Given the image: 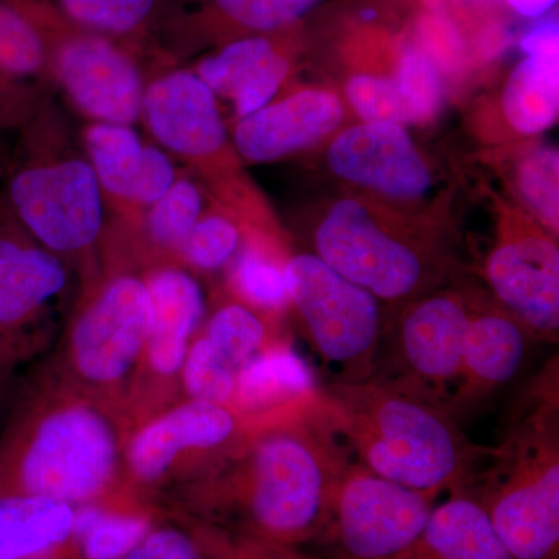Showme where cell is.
Masks as SVG:
<instances>
[{"label": "cell", "mask_w": 559, "mask_h": 559, "mask_svg": "<svg viewBox=\"0 0 559 559\" xmlns=\"http://www.w3.org/2000/svg\"><path fill=\"white\" fill-rule=\"evenodd\" d=\"M198 333L224 362L237 371L282 337L259 311L241 301L219 307L204 320Z\"/></svg>", "instance_id": "f1b7e54d"}, {"label": "cell", "mask_w": 559, "mask_h": 559, "mask_svg": "<svg viewBox=\"0 0 559 559\" xmlns=\"http://www.w3.org/2000/svg\"><path fill=\"white\" fill-rule=\"evenodd\" d=\"M194 73L216 97L234 103L240 119L270 105L289 73V61L263 36L231 40Z\"/></svg>", "instance_id": "7402d4cb"}, {"label": "cell", "mask_w": 559, "mask_h": 559, "mask_svg": "<svg viewBox=\"0 0 559 559\" xmlns=\"http://www.w3.org/2000/svg\"><path fill=\"white\" fill-rule=\"evenodd\" d=\"M393 559H514L479 500L465 488L433 506L417 540Z\"/></svg>", "instance_id": "603a6c76"}, {"label": "cell", "mask_w": 559, "mask_h": 559, "mask_svg": "<svg viewBox=\"0 0 559 559\" xmlns=\"http://www.w3.org/2000/svg\"><path fill=\"white\" fill-rule=\"evenodd\" d=\"M231 407L253 430L270 428L323 414V389L299 349L280 337L238 371Z\"/></svg>", "instance_id": "e0dca14e"}, {"label": "cell", "mask_w": 559, "mask_h": 559, "mask_svg": "<svg viewBox=\"0 0 559 559\" xmlns=\"http://www.w3.org/2000/svg\"><path fill=\"white\" fill-rule=\"evenodd\" d=\"M182 525L197 540L204 559H307L294 547L231 532L197 518H187Z\"/></svg>", "instance_id": "836d02e7"}, {"label": "cell", "mask_w": 559, "mask_h": 559, "mask_svg": "<svg viewBox=\"0 0 559 559\" xmlns=\"http://www.w3.org/2000/svg\"><path fill=\"white\" fill-rule=\"evenodd\" d=\"M252 432L234 407L189 399L170 404L131 426L123 448L124 487L146 498L170 481L194 484Z\"/></svg>", "instance_id": "52a82bcc"}, {"label": "cell", "mask_w": 559, "mask_h": 559, "mask_svg": "<svg viewBox=\"0 0 559 559\" xmlns=\"http://www.w3.org/2000/svg\"><path fill=\"white\" fill-rule=\"evenodd\" d=\"M487 277L498 299L538 340L557 341L559 329V250L539 235L513 238L495 249Z\"/></svg>", "instance_id": "ac0fdd59"}, {"label": "cell", "mask_w": 559, "mask_h": 559, "mask_svg": "<svg viewBox=\"0 0 559 559\" xmlns=\"http://www.w3.org/2000/svg\"><path fill=\"white\" fill-rule=\"evenodd\" d=\"M558 151L543 148L522 162L518 183L524 200L550 229L558 230Z\"/></svg>", "instance_id": "d590c367"}, {"label": "cell", "mask_w": 559, "mask_h": 559, "mask_svg": "<svg viewBox=\"0 0 559 559\" xmlns=\"http://www.w3.org/2000/svg\"><path fill=\"white\" fill-rule=\"evenodd\" d=\"M522 49L533 55L559 53V25L557 21L544 22L527 33L521 43Z\"/></svg>", "instance_id": "60d3db41"}, {"label": "cell", "mask_w": 559, "mask_h": 559, "mask_svg": "<svg viewBox=\"0 0 559 559\" xmlns=\"http://www.w3.org/2000/svg\"><path fill=\"white\" fill-rule=\"evenodd\" d=\"M349 103L366 123H419L417 112L396 79L359 75L349 81Z\"/></svg>", "instance_id": "e575fe53"}, {"label": "cell", "mask_w": 559, "mask_h": 559, "mask_svg": "<svg viewBox=\"0 0 559 559\" xmlns=\"http://www.w3.org/2000/svg\"><path fill=\"white\" fill-rule=\"evenodd\" d=\"M51 98V90L0 72V139L17 134Z\"/></svg>", "instance_id": "f35d334b"}, {"label": "cell", "mask_w": 559, "mask_h": 559, "mask_svg": "<svg viewBox=\"0 0 559 559\" xmlns=\"http://www.w3.org/2000/svg\"><path fill=\"white\" fill-rule=\"evenodd\" d=\"M51 90L87 121L134 127L148 76L130 46L72 25L49 50Z\"/></svg>", "instance_id": "8fae6325"}, {"label": "cell", "mask_w": 559, "mask_h": 559, "mask_svg": "<svg viewBox=\"0 0 559 559\" xmlns=\"http://www.w3.org/2000/svg\"><path fill=\"white\" fill-rule=\"evenodd\" d=\"M70 272L60 257L33 240L0 193V380H9L43 347Z\"/></svg>", "instance_id": "9c48e42d"}, {"label": "cell", "mask_w": 559, "mask_h": 559, "mask_svg": "<svg viewBox=\"0 0 559 559\" xmlns=\"http://www.w3.org/2000/svg\"><path fill=\"white\" fill-rule=\"evenodd\" d=\"M140 121L173 159L207 170L227 146L216 95L194 70L165 68L146 81Z\"/></svg>", "instance_id": "2e32d148"}, {"label": "cell", "mask_w": 559, "mask_h": 559, "mask_svg": "<svg viewBox=\"0 0 559 559\" xmlns=\"http://www.w3.org/2000/svg\"><path fill=\"white\" fill-rule=\"evenodd\" d=\"M417 112L419 123L436 116L441 102V81L436 64L421 49H407L395 76Z\"/></svg>", "instance_id": "74e56055"}, {"label": "cell", "mask_w": 559, "mask_h": 559, "mask_svg": "<svg viewBox=\"0 0 559 559\" xmlns=\"http://www.w3.org/2000/svg\"><path fill=\"white\" fill-rule=\"evenodd\" d=\"M316 249L331 270L381 300L412 296L425 275L417 250L382 229L366 207L352 200L330 210L316 231Z\"/></svg>", "instance_id": "4fadbf2b"}, {"label": "cell", "mask_w": 559, "mask_h": 559, "mask_svg": "<svg viewBox=\"0 0 559 559\" xmlns=\"http://www.w3.org/2000/svg\"><path fill=\"white\" fill-rule=\"evenodd\" d=\"M525 336L510 312H469L462 367L447 404L452 418L454 412L465 414L479 406L516 377L527 349Z\"/></svg>", "instance_id": "44dd1931"}, {"label": "cell", "mask_w": 559, "mask_h": 559, "mask_svg": "<svg viewBox=\"0 0 559 559\" xmlns=\"http://www.w3.org/2000/svg\"><path fill=\"white\" fill-rule=\"evenodd\" d=\"M241 246V230L234 219L218 213H202L183 246L180 266L187 271H218L237 257Z\"/></svg>", "instance_id": "d6a6232c"}, {"label": "cell", "mask_w": 559, "mask_h": 559, "mask_svg": "<svg viewBox=\"0 0 559 559\" xmlns=\"http://www.w3.org/2000/svg\"><path fill=\"white\" fill-rule=\"evenodd\" d=\"M32 559H68L64 555H47V557L32 558Z\"/></svg>", "instance_id": "ee69618b"}, {"label": "cell", "mask_w": 559, "mask_h": 559, "mask_svg": "<svg viewBox=\"0 0 559 559\" xmlns=\"http://www.w3.org/2000/svg\"><path fill=\"white\" fill-rule=\"evenodd\" d=\"M80 142L100 183L106 207L128 237L138 229L146 209L179 178L175 159L160 146L146 143L130 124L87 121Z\"/></svg>", "instance_id": "9a60e30c"}, {"label": "cell", "mask_w": 559, "mask_h": 559, "mask_svg": "<svg viewBox=\"0 0 559 559\" xmlns=\"http://www.w3.org/2000/svg\"><path fill=\"white\" fill-rule=\"evenodd\" d=\"M469 310L452 296L419 301L401 319L392 373L373 378L447 411L462 367Z\"/></svg>", "instance_id": "5bb4252c"}, {"label": "cell", "mask_w": 559, "mask_h": 559, "mask_svg": "<svg viewBox=\"0 0 559 559\" xmlns=\"http://www.w3.org/2000/svg\"><path fill=\"white\" fill-rule=\"evenodd\" d=\"M342 117L341 100L331 92H297L240 119L235 146L245 159L266 164L314 145L340 127Z\"/></svg>", "instance_id": "ffe728a7"}, {"label": "cell", "mask_w": 559, "mask_h": 559, "mask_svg": "<svg viewBox=\"0 0 559 559\" xmlns=\"http://www.w3.org/2000/svg\"><path fill=\"white\" fill-rule=\"evenodd\" d=\"M202 213L204 197L200 187L193 179L179 175L167 193L146 209L138 229L131 234L148 267L180 266L183 246Z\"/></svg>", "instance_id": "4316f807"}, {"label": "cell", "mask_w": 559, "mask_h": 559, "mask_svg": "<svg viewBox=\"0 0 559 559\" xmlns=\"http://www.w3.org/2000/svg\"><path fill=\"white\" fill-rule=\"evenodd\" d=\"M238 371L213 352L200 333L191 341L180 370L179 388L186 399L230 406Z\"/></svg>", "instance_id": "1f68e13d"}, {"label": "cell", "mask_w": 559, "mask_h": 559, "mask_svg": "<svg viewBox=\"0 0 559 559\" xmlns=\"http://www.w3.org/2000/svg\"><path fill=\"white\" fill-rule=\"evenodd\" d=\"M128 415L61 377L28 382L0 436V492L70 506L127 491Z\"/></svg>", "instance_id": "7a4b0ae2"}, {"label": "cell", "mask_w": 559, "mask_h": 559, "mask_svg": "<svg viewBox=\"0 0 559 559\" xmlns=\"http://www.w3.org/2000/svg\"><path fill=\"white\" fill-rule=\"evenodd\" d=\"M323 415L253 430L189 488L197 520L282 546L318 539L349 460Z\"/></svg>", "instance_id": "6da1fadb"}, {"label": "cell", "mask_w": 559, "mask_h": 559, "mask_svg": "<svg viewBox=\"0 0 559 559\" xmlns=\"http://www.w3.org/2000/svg\"><path fill=\"white\" fill-rule=\"evenodd\" d=\"M148 286L151 326L130 396V421L170 406L168 390L178 384L183 360L205 318L200 282L186 267L160 264L143 272Z\"/></svg>", "instance_id": "7c38bea8"}, {"label": "cell", "mask_w": 559, "mask_h": 559, "mask_svg": "<svg viewBox=\"0 0 559 559\" xmlns=\"http://www.w3.org/2000/svg\"><path fill=\"white\" fill-rule=\"evenodd\" d=\"M559 53L533 55L513 70L506 91L503 110L514 130L538 134L558 119Z\"/></svg>", "instance_id": "83f0119b"}, {"label": "cell", "mask_w": 559, "mask_h": 559, "mask_svg": "<svg viewBox=\"0 0 559 559\" xmlns=\"http://www.w3.org/2000/svg\"><path fill=\"white\" fill-rule=\"evenodd\" d=\"M286 275L289 304L320 362L336 371V381L369 380L382 336L377 297L312 253L288 260Z\"/></svg>", "instance_id": "ba28073f"}, {"label": "cell", "mask_w": 559, "mask_h": 559, "mask_svg": "<svg viewBox=\"0 0 559 559\" xmlns=\"http://www.w3.org/2000/svg\"><path fill=\"white\" fill-rule=\"evenodd\" d=\"M323 419L364 468L418 491L462 488L488 448L460 432L437 404L373 378L322 385Z\"/></svg>", "instance_id": "3957f363"}, {"label": "cell", "mask_w": 559, "mask_h": 559, "mask_svg": "<svg viewBox=\"0 0 559 559\" xmlns=\"http://www.w3.org/2000/svg\"><path fill=\"white\" fill-rule=\"evenodd\" d=\"M10 153L11 146L7 142V138L0 139V186H2L3 176L9 167Z\"/></svg>", "instance_id": "7bdbcfd3"}, {"label": "cell", "mask_w": 559, "mask_h": 559, "mask_svg": "<svg viewBox=\"0 0 559 559\" xmlns=\"http://www.w3.org/2000/svg\"><path fill=\"white\" fill-rule=\"evenodd\" d=\"M439 496L384 479L348 460L322 536L348 559H393L409 549Z\"/></svg>", "instance_id": "30bf717a"}, {"label": "cell", "mask_w": 559, "mask_h": 559, "mask_svg": "<svg viewBox=\"0 0 559 559\" xmlns=\"http://www.w3.org/2000/svg\"><path fill=\"white\" fill-rule=\"evenodd\" d=\"M159 524L154 507L127 489L76 507L62 555L68 559H123Z\"/></svg>", "instance_id": "cb8c5ba5"}, {"label": "cell", "mask_w": 559, "mask_h": 559, "mask_svg": "<svg viewBox=\"0 0 559 559\" xmlns=\"http://www.w3.org/2000/svg\"><path fill=\"white\" fill-rule=\"evenodd\" d=\"M123 559H204L189 530L159 524Z\"/></svg>", "instance_id": "ab89813d"}, {"label": "cell", "mask_w": 559, "mask_h": 559, "mask_svg": "<svg viewBox=\"0 0 559 559\" xmlns=\"http://www.w3.org/2000/svg\"><path fill=\"white\" fill-rule=\"evenodd\" d=\"M58 11L86 31L131 46L148 38L162 0H50Z\"/></svg>", "instance_id": "f546056e"}, {"label": "cell", "mask_w": 559, "mask_h": 559, "mask_svg": "<svg viewBox=\"0 0 559 559\" xmlns=\"http://www.w3.org/2000/svg\"><path fill=\"white\" fill-rule=\"evenodd\" d=\"M16 135L0 193L33 240L90 285L108 234L94 168L51 98Z\"/></svg>", "instance_id": "277c9868"}, {"label": "cell", "mask_w": 559, "mask_h": 559, "mask_svg": "<svg viewBox=\"0 0 559 559\" xmlns=\"http://www.w3.org/2000/svg\"><path fill=\"white\" fill-rule=\"evenodd\" d=\"M506 439L491 448L479 489H466L487 511L514 559H558V362L530 384Z\"/></svg>", "instance_id": "5b68a950"}, {"label": "cell", "mask_w": 559, "mask_h": 559, "mask_svg": "<svg viewBox=\"0 0 559 559\" xmlns=\"http://www.w3.org/2000/svg\"><path fill=\"white\" fill-rule=\"evenodd\" d=\"M329 165L340 178L400 200L430 187L428 165L401 124L373 121L349 128L334 140Z\"/></svg>", "instance_id": "d6986e66"}, {"label": "cell", "mask_w": 559, "mask_h": 559, "mask_svg": "<svg viewBox=\"0 0 559 559\" xmlns=\"http://www.w3.org/2000/svg\"><path fill=\"white\" fill-rule=\"evenodd\" d=\"M75 507L43 496L0 492V559L62 555Z\"/></svg>", "instance_id": "484cf974"}, {"label": "cell", "mask_w": 559, "mask_h": 559, "mask_svg": "<svg viewBox=\"0 0 559 559\" xmlns=\"http://www.w3.org/2000/svg\"><path fill=\"white\" fill-rule=\"evenodd\" d=\"M7 381L0 380V411H2V399H3V384H5Z\"/></svg>", "instance_id": "f6af8a7d"}, {"label": "cell", "mask_w": 559, "mask_h": 559, "mask_svg": "<svg viewBox=\"0 0 559 559\" xmlns=\"http://www.w3.org/2000/svg\"><path fill=\"white\" fill-rule=\"evenodd\" d=\"M151 314L143 274L124 264L103 270L81 290L66 334L62 378L127 414Z\"/></svg>", "instance_id": "8992f818"}, {"label": "cell", "mask_w": 559, "mask_h": 559, "mask_svg": "<svg viewBox=\"0 0 559 559\" xmlns=\"http://www.w3.org/2000/svg\"><path fill=\"white\" fill-rule=\"evenodd\" d=\"M286 263L260 242H246L235 257L231 289L240 297L241 304L260 314L283 311L289 305Z\"/></svg>", "instance_id": "4dcf8cb0"}, {"label": "cell", "mask_w": 559, "mask_h": 559, "mask_svg": "<svg viewBox=\"0 0 559 559\" xmlns=\"http://www.w3.org/2000/svg\"><path fill=\"white\" fill-rule=\"evenodd\" d=\"M316 0H204L224 20L246 31L272 32L299 20Z\"/></svg>", "instance_id": "8d00e7d4"}, {"label": "cell", "mask_w": 559, "mask_h": 559, "mask_svg": "<svg viewBox=\"0 0 559 559\" xmlns=\"http://www.w3.org/2000/svg\"><path fill=\"white\" fill-rule=\"evenodd\" d=\"M510 5L528 17H538L549 11L557 0H509Z\"/></svg>", "instance_id": "b9f144b4"}, {"label": "cell", "mask_w": 559, "mask_h": 559, "mask_svg": "<svg viewBox=\"0 0 559 559\" xmlns=\"http://www.w3.org/2000/svg\"><path fill=\"white\" fill-rule=\"evenodd\" d=\"M72 25L50 0H0V72L51 90L50 46Z\"/></svg>", "instance_id": "d4e9b609"}]
</instances>
